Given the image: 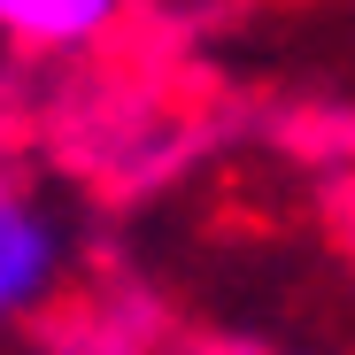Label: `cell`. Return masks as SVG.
Masks as SVG:
<instances>
[{
	"mask_svg": "<svg viewBox=\"0 0 355 355\" xmlns=\"http://www.w3.org/2000/svg\"><path fill=\"white\" fill-rule=\"evenodd\" d=\"M62 270H70V232L46 201L0 186V332L31 324L54 293H62Z\"/></svg>",
	"mask_w": 355,
	"mask_h": 355,
	"instance_id": "1",
	"label": "cell"
},
{
	"mask_svg": "<svg viewBox=\"0 0 355 355\" xmlns=\"http://www.w3.org/2000/svg\"><path fill=\"white\" fill-rule=\"evenodd\" d=\"M62 355H216V347L186 340L155 302H108L62 332Z\"/></svg>",
	"mask_w": 355,
	"mask_h": 355,
	"instance_id": "3",
	"label": "cell"
},
{
	"mask_svg": "<svg viewBox=\"0 0 355 355\" xmlns=\"http://www.w3.org/2000/svg\"><path fill=\"white\" fill-rule=\"evenodd\" d=\"M116 24L124 0H0V39L24 54H93Z\"/></svg>",
	"mask_w": 355,
	"mask_h": 355,
	"instance_id": "2",
	"label": "cell"
}]
</instances>
